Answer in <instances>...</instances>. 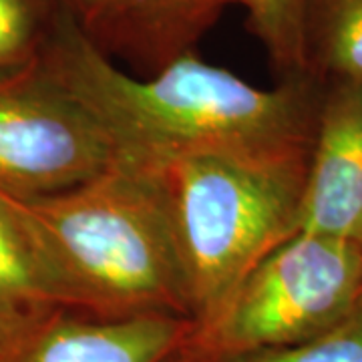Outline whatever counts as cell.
<instances>
[{
	"label": "cell",
	"instance_id": "obj_1",
	"mask_svg": "<svg viewBox=\"0 0 362 362\" xmlns=\"http://www.w3.org/2000/svg\"><path fill=\"white\" fill-rule=\"evenodd\" d=\"M40 61L135 168L192 153L284 157L312 147L322 93L312 75L264 89L187 51L135 77L90 39L69 4Z\"/></svg>",
	"mask_w": 362,
	"mask_h": 362
},
{
	"label": "cell",
	"instance_id": "obj_2",
	"mask_svg": "<svg viewBox=\"0 0 362 362\" xmlns=\"http://www.w3.org/2000/svg\"><path fill=\"white\" fill-rule=\"evenodd\" d=\"M4 197L35 235L73 308L103 318L171 314L192 320L168 209L145 169L121 161L66 192Z\"/></svg>",
	"mask_w": 362,
	"mask_h": 362
},
{
	"label": "cell",
	"instance_id": "obj_3",
	"mask_svg": "<svg viewBox=\"0 0 362 362\" xmlns=\"http://www.w3.org/2000/svg\"><path fill=\"white\" fill-rule=\"evenodd\" d=\"M308 153H192L145 169L161 192L185 276L195 334L218 320L238 286L298 233Z\"/></svg>",
	"mask_w": 362,
	"mask_h": 362
},
{
	"label": "cell",
	"instance_id": "obj_4",
	"mask_svg": "<svg viewBox=\"0 0 362 362\" xmlns=\"http://www.w3.org/2000/svg\"><path fill=\"white\" fill-rule=\"evenodd\" d=\"M361 300V244L298 232L247 274L177 362H226L310 340L342 322Z\"/></svg>",
	"mask_w": 362,
	"mask_h": 362
},
{
	"label": "cell",
	"instance_id": "obj_5",
	"mask_svg": "<svg viewBox=\"0 0 362 362\" xmlns=\"http://www.w3.org/2000/svg\"><path fill=\"white\" fill-rule=\"evenodd\" d=\"M119 163L101 123L42 61L0 77V194H59Z\"/></svg>",
	"mask_w": 362,
	"mask_h": 362
},
{
	"label": "cell",
	"instance_id": "obj_6",
	"mask_svg": "<svg viewBox=\"0 0 362 362\" xmlns=\"http://www.w3.org/2000/svg\"><path fill=\"white\" fill-rule=\"evenodd\" d=\"M194 332L171 314L103 318L61 306L0 328V362H177Z\"/></svg>",
	"mask_w": 362,
	"mask_h": 362
},
{
	"label": "cell",
	"instance_id": "obj_7",
	"mask_svg": "<svg viewBox=\"0 0 362 362\" xmlns=\"http://www.w3.org/2000/svg\"><path fill=\"white\" fill-rule=\"evenodd\" d=\"M320 83L298 232L362 246V78Z\"/></svg>",
	"mask_w": 362,
	"mask_h": 362
},
{
	"label": "cell",
	"instance_id": "obj_8",
	"mask_svg": "<svg viewBox=\"0 0 362 362\" xmlns=\"http://www.w3.org/2000/svg\"><path fill=\"white\" fill-rule=\"evenodd\" d=\"M228 4H240L280 77L308 75L306 18L310 0H157L143 47V61L165 65L194 51V42Z\"/></svg>",
	"mask_w": 362,
	"mask_h": 362
},
{
	"label": "cell",
	"instance_id": "obj_9",
	"mask_svg": "<svg viewBox=\"0 0 362 362\" xmlns=\"http://www.w3.org/2000/svg\"><path fill=\"white\" fill-rule=\"evenodd\" d=\"M73 308L21 214L0 195V328L52 308Z\"/></svg>",
	"mask_w": 362,
	"mask_h": 362
},
{
	"label": "cell",
	"instance_id": "obj_10",
	"mask_svg": "<svg viewBox=\"0 0 362 362\" xmlns=\"http://www.w3.org/2000/svg\"><path fill=\"white\" fill-rule=\"evenodd\" d=\"M306 63L318 81L362 78V0H310Z\"/></svg>",
	"mask_w": 362,
	"mask_h": 362
},
{
	"label": "cell",
	"instance_id": "obj_11",
	"mask_svg": "<svg viewBox=\"0 0 362 362\" xmlns=\"http://www.w3.org/2000/svg\"><path fill=\"white\" fill-rule=\"evenodd\" d=\"M66 0H0V77L39 63Z\"/></svg>",
	"mask_w": 362,
	"mask_h": 362
},
{
	"label": "cell",
	"instance_id": "obj_12",
	"mask_svg": "<svg viewBox=\"0 0 362 362\" xmlns=\"http://www.w3.org/2000/svg\"><path fill=\"white\" fill-rule=\"evenodd\" d=\"M66 4L105 52L141 59L157 0H66Z\"/></svg>",
	"mask_w": 362,
	"mask_h": 362
},
{
	"label": "cell",
	"instance_id": "obj_13",
	"mask_svg": "<svg viewBox=\"0 0 362 362\" xmlns=\"http://www.w3.org/2000/svg\"><path fill=\"white\" fill-rule=\"evenodd\" d=\"M226 362H362V300L342 322L324 334Z\"/></svg>",
	"mask_w": 362,
	"mask_h": 362
}]
</instances>
